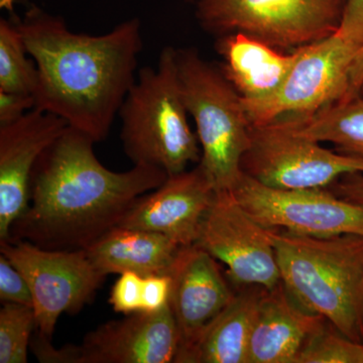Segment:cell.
<instances>
[{"instance_id":"9","label":"cell","mask_w":363,"mask_h":363,"mask_svg":"<svg viewBox=\"0 0 363 363\" xmlns=\"http://www.w3.org/2000/svg\"><path fill=\"white\" fill-rule=\"evenodd\" d=\"M357 50L337 33L301 47L283 84L264 99L241 98L252 125L286 116H309L347 96L350 68Z\"/></svg>"},{"instance_id":"31","label":"cell","mask_w":363,"mask_h":363,"mask_svg":"<svg viewBox=\"0 0 363 363\" xmlns=\"http://www.w3.org/2000/svg\"><path fill=\"white\" fill-rule=\"evenodd\" d=\"M363 89V47L355 55L350 68V87L347 96L362 94Z\"/></svg>"},{"instance_id":"20","label":"cell","mask_w":363,"mask_h":363,"mask_svg":"<svg viewBox=\"0 0 363 363\" xmlns=\"http://www.w3.org/2000/svg\"><path fill=\"white\" fill-rule=\"evenodd\" d=\"M298 135L330 143L336 152L363 161V95L344 97L309 116L281 117Z\"/></svg>"},{"instance_id":"24","label":"cell","mask_w":363,"mask_h":363,"mask_svg":"<svg viewBox=\"0 0 363 363\" xmlns=\"http://www.w3.org/2000/svg\"><path fill=\"white\" fill-rule=\"evenodd\" d=\"M145 276L133 272L119 274L112 286L109 304L114 312L126 315L143 313Z\"/></svg>"},{"instance_id":"30","label":"cell","mask_w":363,"mask_h":363,"mask_svg":"<svg viewBox=\"0 0 363 363\" xmlns=\"http://www.w3.org/2000/svg\"><path fill=\"white\" fill-rule=\"evenodd\" d=\"M327 189L341 199L363 207V173L346 174Z\"/></svg>"},{"instance_id":"15","label":"cell","mask_w":363,"mask_h":363,"mask_svg":"<svg viewBox=\"0 0 363 363\" xmlns=\"http://www.w3.org/2000/svg\"><path fill=\"white\" fill-rule=\"evenodd\" d=\"M169 274V305L180 332V350L195 340L235 293L218 260L196 245L180 247Z\"/></svg>"},{"instance_id":"11","label":"cell","mask_w":363,"mask_h":363,"mask_svg":"<svg viewBox=\"0 0 363 363\" xmlns=\"http://www.w3.org/2000/svg\"><path fill=\"white\" fill-rule=\"evenodd\" d=\"M225 264L229 281L272 290L281 283L269 229L247 213L233 192H218L195 243Z\"/></svg>"},{"instance_id":"21","label":"cell","mask_w":363,"mask_h":363,"mask_svg":"<svg viewBox=\"0 0 363 363\" xmlns=\"http://www.w3.org/2000/svg\"><path fill=\"white\" fill-rule=\"evenodd\" d=\"M39 74L13 20H0V91L35 94Z\"/></svg>"},{"instance_id":"5","label":"cell","mask_w":363,"mask_h":363,"mask_svg":"<svg viewBox=\"0 0 363 363\" xmlns=\"http://www.w3.org/2000/svg\"><path fill=\"white\" fill-rule=\"evenodd\" d=\"M176 59L182 94L201 147L198 164L215 192H233L250 145V123L241 96L221 69L208 63L197 50L176 49Z\"/></svg>"},{"instance_id":"29","label":"cell","mask_w":363,"mask_h":363,"mask_svg":"<svg viewBox=\"0 0 363 363\" xmlns=\"http://www.w3.org/2000/svg\"><path fill=\"white\" fill-rule=\"evenodd\" d=\"M33 109H35L33 95L0 91V125L13 123Z\"/></svg>"},{"instance_id":"18","label":"cell","mask_w":363,"mask_h":363,"mask_svg":"<svg viewBox=\"0 0 363 363\" xmlns=\"http://www.w3.org/2000/svg\"><path fill=\"white\" fill-rule=\"evenodd\" d=\"M264 288L245 286L205 327L181 348L175 363H247L252 327Z\"/></svg>"},{"instance_id":"25","label":"cell","mask_w":363,"mask_h":363,"mask_svg":"<svg viewBox=\"0 0 363 363\" xmlns=\"http://www.w3.org/2000/svg\"><path fill=\"white\" fill-rule=\"evenodd\" d=\"M0 300L33 307V296L23 274L0 253Z\"/></svg>"},{"instance_id":"13","label":"cell","mask_w":363,"mask_h":363,"mask_svg":"<svg viewBox=\"0 0 363 363\" xmlns=\"http://www.w3.org/2000/svg\"><path fill=\"white\" fill-rule=\"evenodd\" d=\"M67 126L60 117L38 109L0 125V241L9 240L14 222L28 209L30 178L40 155Z\"/></svg>"},{"instance_id":"7","label":"cell","mask_w":363,"mask_h":363,"mask_svg":"<svg viewBox=\"0 0 363 363\" xmlns=\"http://www.w3.org/2000/svg\"><path fill=\"white\" fill-rule=\"evenodd\" d=\"M241 171L267 187L323 189L346 174L363 173V161L298 135L279 118L250 124V145L241 161Z\"/></svg>"},{"instance_id":"3","label":"cell","mask_w":363,"mask_h":363,"mask_svg":"<svg viewBox=\"0 0 363 363\" xmlns=\"http://www.w3.org/2000/svg\"><path fill=\"white\" fill-rule=\"evenodd\" d=\"M281 283L307 311L363 343V236L310 238L269 229Z\"/></svg>"},{"instance_id":"28","label":"cell","mask_w":363,"mask_h":363,"mask_svg":"<svg viewBox=\"0 0 363 363\" xmlns=\"http://www.w3.org/2000/svg\"><path fill=\"white\" fill-rule=\"evenodd\" d=\"M339 35L350 43L357 52L363 47V0H348Z\"/></svg>"},{"instance_id":"19","label":"cell","mask_w":363,"mask_h":363,"mask_svg":"<svg viewBox=\"0 0 363 363\" xmlns=\"http://www.w3.org/2000/svg\"><path fill=\"white\" fill-rule=\"evenodd\" d=\"M180 247L162 234L117 226L85 252L104 276L125 272L150 276L169 274Z\"/></svg>"},{"instance_id":"8","label":"cell","mask_w":363,"mask_h":363,"mask_svg":"<svg viewBox=\"0 0 363 363\" xmlns=\"http://www.w3.org/2000/svg\"><path fill=\"white\" fill-rule=\"evenodd\" d=\"M0 253L25 277L33 296L35 330L50 339L60 316L80 312L106 279L85 250H45L28 241L4 240Z\"/></svg>"},{"instance_id":"6","label":"cell","mask_w":363,"mask_h":363,"mask_svg":"<svg viewBox=\"0 0 363 363\" xmlns=\"http://www.w3.org/2000/svg\"><path fill=\"white\" fill-rule=\"evenodd\" d=\"M205 32L245 33L296 50L337 33L348 0H186Z\"/></svg>"},{"instance_id":"4","label":"cell","mask_w":363,"mask_h":363,"mask_svg":"<svg viewBox=\"0 0 363 363\" xmlns=\"http://www.w3.org/2000/svg\"><path fill=\"white\" fill-rule=\"evenodd\" d=\"M118 116L123 150L133 164L155 167L173 176L201 160L199 140L189 123L174 48L162 49L156 67L138 69Z\"/></svg>"},{"instance_id":"22","label":"cell","mask_w":363,"mask_h":363,"mask_svg":"<svg viewBox=\"0 0 363 363\" xmlns=\"http://www.w3.org/2000/svg\"><path fill=\"white\" fill-rule=\"evenodd\" d=\"M35 310L28 306L4 303L0 309V363H26L33 332Z\"/></svg>"},{"instance_id":"14","label":"cell","mask_w":363,"mask_h":363,"mask_svg":"<svg viewBox=\"0 0 363 363\" xmlns=\"http://www.w3.org/2000/svg\"><path fill=\"white\" fill-rule=\"evenodd\" d=\"M181 336L169 305L100 325L86 334L80 363H175Z\"/></svg>"},{"instance_id":"10","label":"cell","mask_w":363,"mask_h":363,"mask_svg":"<svg viewBox=\"0 0 363 363\" xmlns=\"http://www.w3.org/2000/svg\"><path fill=\"white\" fill-rule=\"evenodd\" d=\"M233 194L267 229L319 238L363 236V207L341 199L327 188L274 189L242 173Z\"/></svg>"},{"instance_id":"1","label":"cell","mask_w":363,"mask_h":363,"mask_svg":"<svg viewBox=\"0 0 363 363\" xmlns=\"http://www.w3.org/2000/svg\"><path fill=\"white\" fill-rule=\"evenodd\" d=\"M39 74L35 109L104 142L138 76L142 23L130 18L104 35L75 33L61 16L32 6L13 18Z\"/></svg>"},{"instance_id":"17","label":"cell","mask_w":363,"mask_h":363,"mask_svg":"<svg viewBox=\"0 0 363 363\" xmlns=\"http://www.w3.org/2000/svg\"><path fill=\"white\" fill-rule=\"evenodd\" d=\"M217 51L223 59L220 69L241 98L264 99L279 89L300 56L301 48L279 51L245 33L218 38Z\"/></svg>"},{"instance_id":"16","label":"cell","mask_w":363,"mask_h":363,"mask_svg":"<svg viewBox=\"0 0 363 363\" xmlns=\"http://www.w3.org/2000/svg\"><path fill=\"white\" fill-rule=\"evenodd\" d=\"M327 320L307 311L283 283L264 289L253 324L247 363H294L307 339Z\"/></svg>"},{"instance_id":"32","label":"cell","mask_w":363,"mask_h":363,"mask_svg":"<svg viewBox=\"0 0 363 363\" xmlns=\"http://www.w3.org/2000/svg\"><path fill=\"white\" fill-rule=\"evenodd\" d=\"M362 94L363 95V89L362 90Z\"/></svg>"},{"instance_id":"27","label":"cell","mask_w":363,"mask_h":363,"mask_svg":"<svg viewBox=\"0 0 363 363\" xmlns=\"http://www.w3.org/2000/svg\"><path fill=\"white\" fill-rule=\"evenodd\" d=\"M172 279L169 274L145 276L143 313L161 311L169 305Z\"/></svg>"},{"instance_id":"12","label":"cell","mask_w":363,"mask_h":363,"mask_svg":"<svg viewBox=\"0 0 363 363\" xmlns=\"http://www.w3.org/2000/svg\"><path fill=\"white\" fill-rule=\"evenodd\" d=\"M215 189L202 167L169 176L160 187L140 196L118 226L162 234L179 247L195 245L213 202Z\"/></svg>"},{"instance_id":"23","label":"cell","mask_w":363,"mask_h":363,"mask_svg":"<svg viewBox=\"0 0 363 363\" xmlns=\"http://www.w3.org/2000/svg\"><path fill=\"white\" fill-rule=\"evenodd\" d=\"M294 363H363V343L326 321L307 339Z\"/></svg>"},{"instance_id":"2","label":"cell","mask_w":363,"mask_h":363,"mask_svg":"<svg viewBox=\"0 0 363 363\" xmlns=\"http://www.w3.org/2000/svg\"><path fill=\"white\" fill-rule=\"evenodd\" d=\"M95 143L67 126L45 149L30 178L28 209L14 222L7 241H28L45 250H87L121 224L140 196L169 177L143 164L111 171L98 160Z\"/></svg>"},{"instance_id":"26","label":"cell","mask_w":363,"mask_h":363,"mask_svg":"<svg viewBox=\"0 0 363 363\" xmlns=\"http://www.w3.org/2000/svg\"><path fill=\"white\" fill-rule=\"evenodd\" d=\"M52 339L39 331L33 332L30 350L42 363H80V348L75 344H67L62 348L55 347Z\"/></svg>"}]
</instances>
